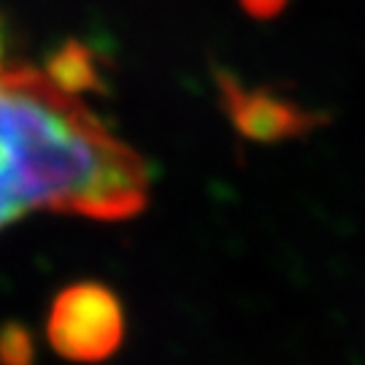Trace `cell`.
<instances>
[{
	"label": "cell",
	"instance_id": "obj_1",
	"mask_svg": "<svg viewBox=\"0 0 365 365\" xmlns=\"http://www.w3.org/2000/svg\"><path fill=\"white\" fill-rule=\"evenodd\" d=\"M149 203L144 157L52 71L0 60V233L30 214L122 222Z\"/></svg>",
	"mask_w": 365,
	"mask_h": 365
},
{
	"label": "cell",
	"instance_id": "obj_2",
	"mask_svg": "<svg viewBox=\"0 0 365 365\" xmlns=\"http://www.w3.org/2000/svg\"><path fill=\"white\" fill-rule=\"evenodd\" d=\"M125 306L101 282H76L57 292L46 317L49 346L68 363L108 360L125 341Z\"/></svg>",
	"mask_w": 365,
	"mask_h": 365
},
{
	"label": "cell",
	"instance_id": "obj_3",
	"mask_svg": "<svg viewBox=\"0 0 365 365\" xmlns=\"http://www.w3.org/2000/svg\"><path fill=\"white\" fill-rule=\"evenodd\" d=\"M222 87H225V98L230 103L233 122L249 138L274 141V138H287V135H295L303 128H309L303 114L292 103H282L262 92H244L235 84H222Z\"/></svg>",
	"mask_w": 365,
	"mask_h": 365
},
{
	"label": "cell",
	"instance_id": "obj_4",
	"mask_svg": "<svg viewBox=\"0 0 365 365\" xmlns=\"http://www.w3.org/2000/svg\"><path fill=\"white\" fill-rule=\"evenodd\" d=\"M244 3H249V11L260 14L262 11V3H268V11H276L282 0H244Z\"/></svg>",
	"mask_w": 365,
	"mask_h": 365
}]
</instances>
